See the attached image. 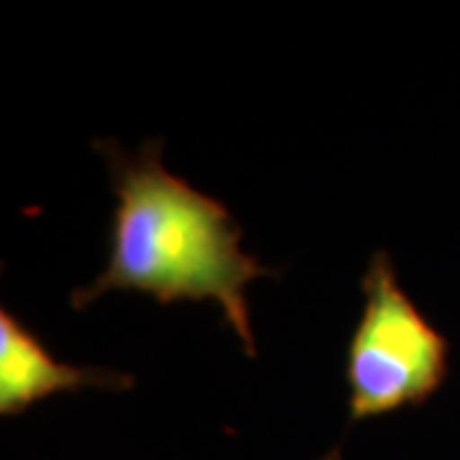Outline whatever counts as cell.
<instances>
[{"mask_svg":"<svg viewBox=\"0 0 460 460\" xmlns=\"http://www.w3.org/2000/svg\"><path fill=\"white\" fill-rule=\"evenodd\" d=\"M95 148L111 166L115 192L111 259L98 279L72 295V307L83 310L115 289L144 292L162 305L208 299L256 358L246 287L274 271L241 251V228L228 208L169 174L159 138L136 154L115 141H95Z\"/></svg>","mask_w":460,"mask_h":460,"instance_id":"6da1fadb","label":"cell"},{"mask_svg":"<svg viewBox=\"0 0 460 460\" xmlns=\"http://www.w3.org/2000/svg\"><path fill=\"white\" fill-rule=\"evenodd\" d=\"M361 289L363 313L345 361L353 422L422 404L447 368L445 338L402 289L389 253L371 256Z\"/></svg>","mask_w":460,"mask_h":460,"instance_id":"7a4b0ae2","label":"cell"},{"mask_svg":"<svg viewBox=\"0 0 460 460\" xmlns=\"http://www.w3.org/2000/svg\"><path fill=\"white\" fill-rule=\"evenodd\" d=\"M136 378L98 366H72L57 361L41 341L0 310V414L11 417L57 392L77 389H131Z\"/></svg>","mask_w":460,"mask_h":460,"instance_id":"3957f363","label":"cell"},{"mask_svg":"<svg viewBox=\"0 0 460 460\" xmlns=\"http://www.w3.org/2000/svg\"><path fill=\"white\" fill-rule=\"evenodd\" d=\"M320 460H341V447H332L328 456H323Z\"/></svg>","mask_w":460,"mask_h":460,"instance_id":"277c9868","label":"cell"}]
</instances>
